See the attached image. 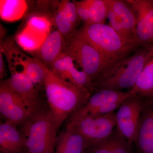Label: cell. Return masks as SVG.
<instances>
[{"label": "cell", "mask_w": 153, "mask_h": 153, "mask_svg": "<svg viewBox=\"0 0 153 153\" xmlns=\"http://www.w3.org/2000/svg\"><path fill=\"white\" fill-rule=\"evenodd\" d=\"M47 105L57 130L67 118L86 104L89 91L64 81L43 64Z\"/></svg>", "instance_id": "cell-1"}, {"label": "cell", "mask_w": 153, "mask_h": 153, "mask_svg": "<svg viewBox=\"0 0 153 153\" xmlns=\"http://www.w3.org/2000/svg\"><path fill=\"white\" fill-rule=\"evenodd\" d=\"M153 56V46L140 48L133 54L108 63L93 84L99 90L132 89Z\"/></svg>", "instance_id": "cell-2"}, {"label": "cell", "mask_w": 153, "mask_h": 153, "mask_svg": "<svg viewBox=\"0 0 153 153\" xmlns=\"http://www.w3.org/2000/svg\"><path fill=\"white\" fill-rule=\"evenodd\" d=\"M22 126L26 153H55L57 130L48 105L40 103Z\"/></svg>", "instance_id": "cell-3"}, {"label": "cell", "mask_w": 153, "mask_h": 153, "mask_svg": "<svg viewBox=\"0 0 153 153\" xmlns=\"http://www.w3.org/2000/svg\"><path fill=\"white\" fill-rule=\"evenodd\" d=\"M76 34L97 49L105 58L107 64L128 56L140 48L126 41L105 24L84 25Z\"/></svg>", "instance_id": "cell-4"}, {"label": "cell", "mask_w": 153, "mask_h": 153, "mask_svg": "<svg viewBox=\"0 0 153 153\" xmlns=\"http://www.w3.org/2000/svg\"><path fill=\"white\" fill-rule=\"evenodd\" d=\"M63 52L72 58L88 76L92 84L106 66L105 58L89 42L76 34L66 40Z\"/></svg>", "instance_id": "cell-5"}, {"label": "cell", "mask_w": 153, "mask_h": 153, "mask_svg": "<svg viewBox=\"0 0 153 153\" xmlns=\"http://www.w3.org/2000/svg\"><path fill=\"white\" fill-rule=\"evenodd\" d=\"M67 124L76 129L91 145L103 140L110 136L116 126V113L101 115H75L68 117Z\"/></svg>", "instance_id": "cell-6"}, {"label": "cell", "mask_w": 153, "mask_h": 153, "mask_svg": "<svg viewBox=\"0 0 153 153\" xmlns=\"http://www.w3.org/2000/svg\"><path fill=\"white\" fill-rule=\"evenodd\" d=\"M146 103L142 97L136 94L125 100L116 113V127L129 142L134 143Z\"/></svg>", "instance_id": "cell-7"}, {"label": "cell", "mask_w": 153, "mask_h": 153, "mask_svg": "<svg viewBox=\"0 0 153 153\" xmlns=\"http://www.w3.org/2000/svg\"><path fill=\"white\" fill-rule=\"evenodd\" d=\"M0 112L6 121L17 126L23 124L32 113L6 79L1 80L0 83Z\"/></svg>", "instance_id": "cell-8"}, {"label": "cell", "mask_w": 153, "mask_h": 153, "mask_svg": "<svg viewBox=\"0 0 153 153\" xmlns=\"http://www.w3.org/2000/svg\"><path fill=\"white\" fill-rule=\"evenodd\" d=\"M137 17L136 40L140 48L153 46V0H127Z\"/></svg>", "instance_id": "cell-9"}, {"label": "cell", "mask_w": 153, "mask_h": 153, "mask_svg": "<svg viewBox=\"0 0 153 153\" xmlns=\"http://www.w3.org/2000/svg\"><path fill=\"white\" fill-rule=\"evenodd\" d=\"M49 69L61 79L74 86L89 91L93 88L87 75L82 70H78L74 65V60L64 52Z\"/></svg>", "instance_id": "cell-10"}, {"label": "cell", "mask_w": 153, "mask_h": 153, "mask_svg": "<svg viewBox=\"0 0 153 153\" xmlns=\"http://www.w3.org/2000/svg\"><path fill=\"white\" fill-rule=\"evenodd\" d=\"M11 76L6 79L10 87L25 102L31 112L40 104L38 88L23 73L10 69Z\"/></svg>", "instance_id": "cell-11"}, {"label": "cell", "mask_w": 153, "mask_h": 153, "mask_svg": "<svg viewBox=\"0 0 153 153\" xmlns=\"http://www.w3.org/2000/svg\"><path fill=\"white\" fill-rule=\"evenodd\" d=\"M66 39L57 30L49 33L33 55L36 58L50 68L64 51Z\"/></svg>", "instance_id": "cell-12"}, {"label": "cell", "mask_w": 153, "mask_h": 153, "mask_svg": "<svg viewBox=\"0 0 153 153\" xmlns=\"http://www.w3.org/2000/svg\"><path fill=\"white\" fill-rule=\"evenodd\" d=\"M89 146L85 137L67 124L56 138L55 153H85Z\"/></svg>", "instance_id": "cell-13"}, {"label": "cell", "mask_w": 153, "mask_h": 153, "mask_svg": "<svg viewBox=\"0 0 153 153\" xmlns=\"http://www.w3.org/2000/svg\"><path fill=\"white\" fill-rule=\"evenodd\" d=\"M134 143L136 153H153V103H146Z\"/></svg>", "instance_id": "cell-14"}, {"label": "cell", "mask_w": 153, "mask_h": 153, "mask_svg": "<svg viewBox=\"0 0 153 153\" xmlns=\"http://www.w3.org/2000/svg\"><path fill=\"white\" fill-rule=\"evenodd\" d=\"M0 150L3 153L26 152V139L17 125L5 121L0 125Z\"/></svg>", "instance_id": "cell-15"}, {"label": "cell", "mask_w": 153, "mask_h": 153, "mask_svg": "<svg viewBox=\"0 0 153 153\" xmlns=\"http://www.w3.org/2000/svg\"><path fill=\"white\" fill-rule=\"evenodd\" d=\"M133 95L130 90L125 92L109 89L99 90L90 96L86 104L72 114L81 115L88 114L100 107L117 102L124 101Z\"/></svg>", "instance_id": "cell-16"}, {"label": "cell", "mask_w": 153, "mask_h": 153, "mask_svg": "<svg viewBox=\"0 0 153 153\" xmlns=\"http://www.w3.org/2000/svg\"><path fill=\"white\" fill-rule=\"evenodd\" d=\"M133 144L129 142L116 127L110 136L91 145L85 153H136Z\"/></svg>", "instance_id": "cell-17"}, {"label": "cell", "mask_w": 153, "mask_h": 153, "mask_svg": "<svg viewBox=\"0 0 153 153\" xmlns=\"http://www.w3.org/2000/svg\"><path fill=\"white\" fill-rule=\"evenodd\" d=\"M14 63L20 72L25 74L37 88L44 85L45 71L43 63L19 51L15 56Z\"/></svg>", "instance_id": "cell-18"}, {"label": "cell", "mask_w": 153, "mask_h": 153, "mask_svg": "<svg viewBox=\"0 0 153 153\" xmlns=\"http://www.w3.org/2000/svg\"><path fill=\"white\" fill-rule=\"evenodd\" d=\"M106 2L120 17L126 32L132 40L137 44L135 35L137 17L131 5L127 1L123 0H106Z\"/></svg>", "instance_id": "cell-19"}, {"label": "cell", "mask_w": 153, "mask_h": 153, "mask_svg": "<svg viewBox=\"0 0 153 153\" xmlns=\"http://www.w3.org/2000/svg\"><path fill=\"white\" fill-rule=\"evenodd\" d=\"M134 95H139L147 103H153V56L147 63L137 81L130 90Z\"/></svg>", "instance_id": "cell-20"}, {"label": "cell", "mask_w": 153, "mask_h": 153, "mask_svg": "<svg viewBox=\"0 0 153 153\" xmlns=\"http://www.w3.org/2000/svg\"><path fill=\"white\" fill-rule=\"evenodd\" d=\"M90 25L105 24L107 19L106 0H89Z\"/></svg>", "instance_id": "cell-21"}, {"label": "cell", "mask_w": 153, "mask_h": 153, "mask_svg": "<svg viewBox=\"0 0 153 153\" xmlns=\"http://www.w3.org/2000/svg\"><path fill=\"white\" fill-rule=\"evenodd\" d=\"M53 22L57 30L62 34L66 40L74 36L77 31L63 12L58 8L54 16Z\"/></svg>", "instance_id": "cell-22"}, {"label": "cell", "mask_w": 153, "mask_h": 153, "mask_svg": "<svg viewBox=\"0 0 153 153\" xmlns=\"http://www.w3.org/2000/svg\"><path fill=\"white\" fill-rule=\"evenodd\" d=\"M106 5L107 7V19L109 21L108 25L126 41L140 48L135 41L132 40L126 32L122 21L119 16L108 5L107 2Z\"/></svg>", "instance_id": "cell-23"}, {"label": "cell", "mask_w": 153, "mask_h": 153, "mask_svg": "<svg viewBox=\"0 0 153 153\" xmlns=\"http://www.w3.org/2000/svg\"><path fill=\"white\" fill-rule=\"evenodd\" d=\"M66 18L71 22L75 28L79 25V21L76 13V5L74 1H62L58 7Z\"/></svg>", "instance_id": "cell-24"}, {"label": "cell", "mask_w": 153, "mask_h": 153, "mask_svg": "<svg viewBox=\"0 0 153 153\" xmlns=\"http://www.w3.org/2000/svg\"><path fill=\"white\" fill-rule=\"evenodd\" d=\"M76 13L79 21L85 25H90L89 16V0L74 1Z\"/></svg>", "instance_id": "cell-25"}, {"label": "cell", "mask_w": 153, "mask_h": 153, "mask_svg": "<svg viewBox=\"0 0 153 153\" xmlns=\"http://www.w3.org/2000/svg\"><path fill=\"white\" fill-rule=\"evenodd\" d=\"M18 39L19 44L24 48L28 50H32L36 48L35 41L30 35L23 33L19 36Z\"/></svg>", "instance_id": "cell-26"}, {"label": "cell", "mask_w": 153, "mask_h": 153, "mask_svg": "<svg viewBox=\"0 0 153 153\" xmlns=\"http://www.w3.org/2000/svg\"><path fill=\"white\" fill-rule=\"evenodd\" d=\"M30 26L38 31H44L47 30V24L46 21L39 17H33L30 22Z\"/></svg>", "instance_id": "cell-27"}, {"label": "cell", "mask_w": 153, "mask_h": 153, "mask_svg": "<svg viewBox=\"0 0 153 153\" xmlns=\"http://www.w3.org/2000/svg\"><path fill=\"white\" fill-rule=\"evenodd\" d=\"M5 64L3 58V52L1 51L0 53V76L2 79L5 74Z\"/></svg>", "instance_id": "cell-28"}, {"label": "cell", "mask_w": 153, "mask_h": 153, "mask_svg": "<svg viewBox=\"0 0 153 153\" xmlns=\"http://www.w3.org/2000/svg\"><path fill=\"white\" fill-rule=\"evenodd\" d=\"M0 153H3V152H0Z\"/></svg>", "instance_id": "cell-29"}, {"label": "cell", "mask_w": 153, "mask_h": 153, "mask_svg": "<svg viewBox=\"0 0 153 153\" xmlns=\"http://www.w3.org/2000/svg\"><path fill=\"white\" fill-rule=\"evenodd\" d=\"M26 153V152H25V153Z\"/></svg>", "instance_id": "cell-30"}]
</instances>
